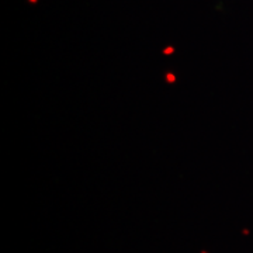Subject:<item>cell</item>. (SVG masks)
I'll list each match as a JSON object with an SVG mask.
<instances>
[]
</instances>
